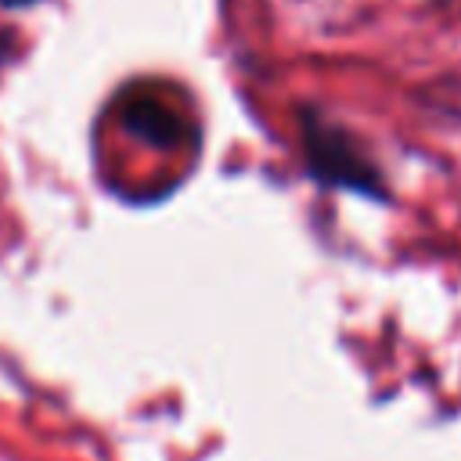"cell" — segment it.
<instances>
[{
  "instance_id": "3957f363",
  "label": "cell",
  "mask_w": 461,
  "mask_h": 461,
  "mask_svg": "<svg viewBox=\"0 0 461 461\" xmlns=\"http://www.w3.org/2000/svg\"><path fill=\"white\" fill-rule=\"evenodd\" d=\"M7 7H22V4H32V0H4Z\"/></svg>"
},
{
  "instance_id": "6da1fadb",
  "label": "cell",
  "mask_w": 461,
  "mask_h": 461,
  "mask_svg": "<svg viewBox=\"0 0 461 461\" xmlns=\"http://www.w3.org/2000/svg\"><path fill=\"white\" fill-rule=\"evenodd\" d=\"M306 155H310V169L339 187H353V191H375L378 176L375 169L364 162V155L349 144V137L339 126H313V119L306 122Z\"/></svg>"
},
{
  "instance_id": "7a4b0ae2",
  "label": "cell",
  "mask_w": 461,
  "mask_h": 461,
  "mask_svg": "<svg viewBox=\"0 0 461 461\" xmlns=\"http://www.w3.org/2000/svg\"><path fill=\"white\" fill-rule=\"evenodd\" d=\"M126 126H130L137 137H144V140H151V144H158V148H173V144L184 140V122H180V115H176L169 104L151 101V97L130 104Z\"/></svg>"
}]
</instances>
